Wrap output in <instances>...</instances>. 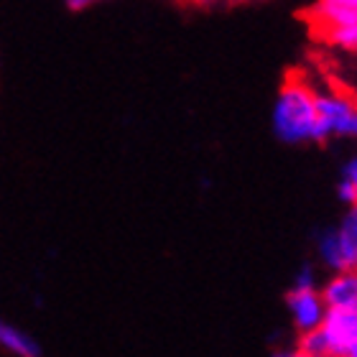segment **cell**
Segmentation results:
<instances>
[{
    "mask_svg": "<svg viewBox=\"0 0 357 357\" xmlns=\"http://www.w3.org/2000/svg\"><path fill=\"white\" fill-rule=\"evenodd\" d=\"M319 332L329 355H357V309H327Z\"/></svg>",
    "mask_w": 357,
    "mask_h": 357,
    "instance_id": "cell-4",
    "label": "cell"
},
{
    "mask_svg": "<svg viewBox=\"0 0 357 357\" xmlns=\"http://www.w3.org/2000/svg\"><path fill=\"white\" fill-rule=\"evenodd\" d=\"M291 312H294V324H296L298 332H309V329H317L327 314V304L321 301V294L314 291V286H296L289 296Z\"/></svg>",
    "mask_w": 357,
    "mask_h": 357,
    "instance_id": "cell-5",
    "label": "cell"
},
{
    "mask_svg": "<svg viewBox=\"0 0 357 357\" xmlns=\"http://www.w3.org/2000/svg\"><path fill=\"white\" fill-rule=\"evenodd\" d=\"M357 0H319L314 8L317 26L324 29V38L344 49H352L357 38Z\"/></svg>",
    "mask_w": 357,
    "mask_h": 357,
    "instance_id": "cell-3",
    "label": "cell"
},
{
    "mask_svg": "<svg viewBox=\"0 0 357 357\" xmlns=\"http://www.w3.org/2000/svg\"><path fill=\"white\" fill-rule=\"evenodd\" d=\"M321 301L327 304V309H357V278L352 271H342V273L332 278L327 283V289L321 291Z\"/></svg>",
    "mask_w": 357,
    "mask_h": 357,
    "instance_id": "cell-6",
    "label": "cell"
},
{
    "mask_svg": "<svg viewBox=\"0 0 357 357\" xmlns=\"http://www.w3.org/2000/svg\"><path fill=\"white\" fill-rule=\"evenodd\" d=\"M197 3H209V0H197Z\"/></svg>",
    "mask_w": 357,
    "mask_h": 357,
    "instance_id": "cell-11",
    "label": "cell"
},
{
    "mask_svg": "<svg viewBox=\"0 0 357 357\" xmlns=\"http://www.w3.org/2000/svg\"><path fill=\"white\" fill-rule=\"evenodd\" d=\"M0 347H6V350H10L13 355H23V357L38 355V344L33 342L29 335H23L21 329L10 327L6 321H0Z\"/></svg>",
    "mask_w": 357,
    "mask_h": 357,
    "instance_id": "cell-7",
    "label": "cell"
},
{
    "mask_svg": "<svg viewBox=\"0 0 357 357\" xmlns=\"http://www.w3.org/2000/svg\"><path fill=\"white\" fill-rule=\"evenodd\" d=\"M273 126L278 138L286 143H304L314 138L317 128V97L309 77L291 72L286 75L278 102L273 110Z\"/></svg>",
    "mask_w": 357,
    "mask_h": 357,
    "instance_id": "cell-1",
    "label": "cell"
},
{
    "mask_svg": "<svg viewBox=\"0 0 357 357\" xmlns=\"http://www.w3.org/2000/svg\"><path fill=\"white\" fill-rule=\"evenodd\" d=\"M69 8H75V10H79V8H87L89 3H95V0H67Z\"/></svg>",
    "mask_w": 357,
    "mask_h": 357,
    "instance_id": "cell-10",
    "label": "cell"
},
{
    "mask_svg": "<svg viewBox=\"0 0 357 357\" xmlns=\"http://www.w3.org/2000/svg\"><path fill=\"white\" fill-rule=\"evenodd\" d=\"M298 355H309V357L329 355L327 342H324V337H321L319 327L309 329V332H301V337H298Z\"/></svg>",
    "mask_w": 357,
    "mask_h": 357,
    "instance_id": "cell-9",
    "label": "cell"
},
{
    "mask_svg": "<svg viewBox=\"0 0 357 357\" xmlns=\"http://www.w3.org/2000/svg\"><path fill=\"white\" fill-rule=\"evenodd\" d=\"M317 97V128L314 138L317 143H327L329 138H347L357 130L355 102L340 92H319L314 87Z\"/></svg>",
    "mask_w": 357,
    "mask_h": 357,
    "instance_id": "cell-2",
    "label": "cell"
},
{
    "mask_svg": "<svg viewBox=\"0 0 357 357\" xmlns=\"http://www.w3.org/2000/svg\"><path fill=\"white\" fill-rule=\"evenodd\" d=\"M335 235H337V245L342 250L344 263L355 271V263H357V212L355 209H350V215L344 217L342 227H340Z\"/></svg>",
    "mask_w": 357,
    "mask_h": 357,
    "instance_id": "cell-8",
    "label": "cell"
}]
</instances>
